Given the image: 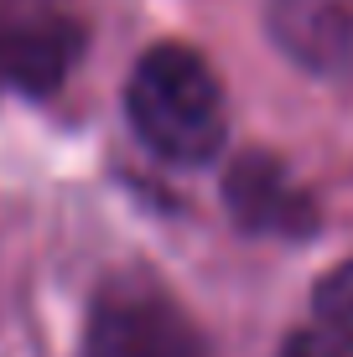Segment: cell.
<instances>
[{
  "mask_svg": "<svg viewBox=\"0 0 353 357\" xmlns=\"http://www.w3.org/2000/svg\"><path fill=\"white\" fill-rule=\"evenodd\" d=\"M125 114L145 151L172 166H208L229 140L224 83L208 57L182 42L141 52L125 83Z\"/></svg>",
  "mask_w": 353,
  "mask_h": 357,
  "instance_id": "cell-1",
  "label": "cell"
},
{
  "mask_svg": "<svg viewBox=\"0 0 353 357\" xmlns=\"http://www.w3.org/2000/svg\"><path fill=\"white\" fill-rule=\"evenodd\" d=\"M83 357H208V342L156 280L115 275L89 305Z\"/></svg>",
  "mask_w": 353,
  "mask_h": 357,
  "instance_id": "cell-2",
  "label": "cell"
},
{
  "mask_svg": "<svg viewBox=\"0 0 353 357\" xmlns=\"http://www.w3.org/2000/svg\"><path fill=\"white\" fill-rule=\"evenodd\" d=\"M78 21L47 0H0V83L47 93L78 57Z\"/></svg>",
  "mask_w": 353,
  "mask_h": 357,
  "instance_id": "cell-3",
  "label": "cell"
},
{
  "mask_svg": "<svg viewBox=\"0 0 353 357\" xmlns=\"http://www.w3.org/2000/svg\"><path fill=\"white\" fill-rule=\"evenodd\" d=\"M224 207L239 228L271 233V238H312L322 223L312 192L286 171V161H275L265 151L234 155V166L224 176Z\"/></svg>",
  "mask_w": 353,
  "mask_h": 357,
  "instance_id": "cell-4",
  "label": "cell"
},
{
  "mask_svg": "<svg viewBox=\"0 0 353 357\" xmlns=\"http://www.w3.org/2000/svg\"><path fill=\"white\" fill-rule=\"evenodd\" d=\"M275 47L322 83H353V0H271Z\"/></svg>",
  "mask_w": 353,
  "mask_h": 357,
  "instance_id": "cell-5",
  "label": "cell"
},
{
  "mask_svg": "<svg viewBox=\"0 0 353 357\" xmlns=\"http://www.w3.org/2000/svg\"><path fill=\"white\" fill-rule=\"evenodd\" d=\"M312 311H317L322 331H333L338 342L353 347V259L333 264L317 280V290H312Z\"/></svg>",
  "mask_w": 353,
  "mask_h": 357,
  "instance_id": "cell-6",
  "label": "cell"
},
{
  "mask_svg": "<svg viewBox=\"0 0 353 357\" xmlns=\"http://www.w3.org/2000/svg\"><path fill=\"white\" fill-rule=\"evenodd\" d=\"M353 347L348 342H338L333 331H296V337H286V347L275 357H348Z\"/></svg>",
  "mask_w": 353,
  "mask_h": 357,
  "instance_id": "cell-7",
  "label": "cell"
}]
</instances>
